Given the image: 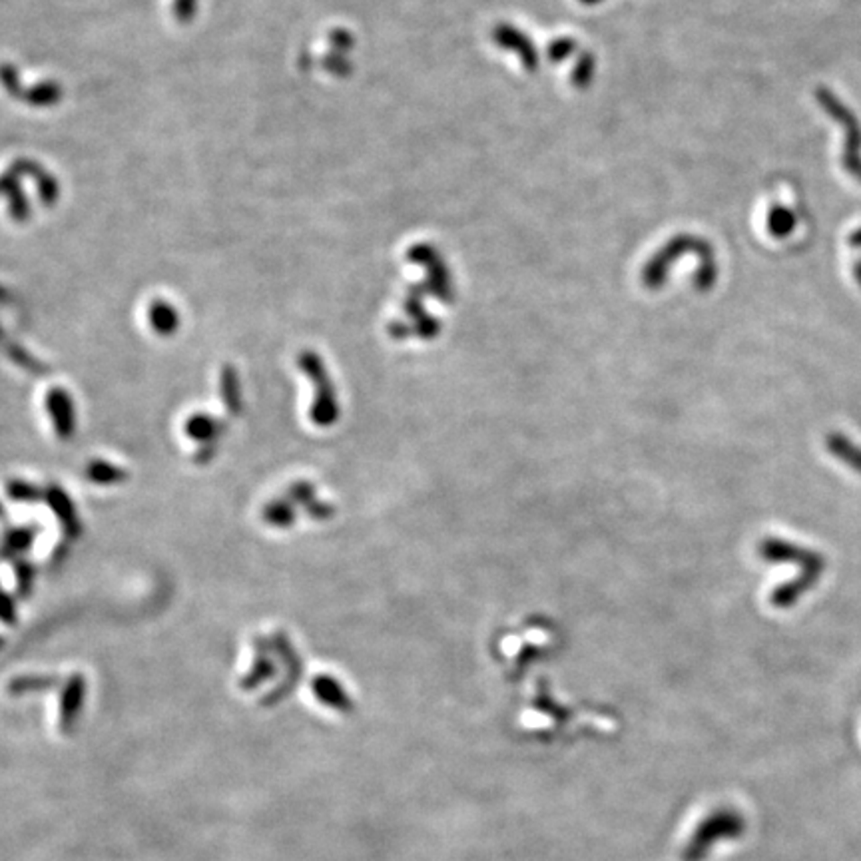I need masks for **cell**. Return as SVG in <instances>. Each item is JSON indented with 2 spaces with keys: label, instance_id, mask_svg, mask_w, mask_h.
<instances>
[{
  "label": "cell",
  "instance_id": "7c38bea8",
  "mask_svg": "<svg viewBox=\"0 0 861 861\" xmlns=\"http://www.w3.org/2000/svg\"><path fill=\"white\" fill-rule=\"evenodd\" d=\"M6 495L11 497L13 501H18V503H39L40 498H44V490H40L36 485L29 483V480L13 479V480H8V485H6Z\"/></svg>",
  "mask_w": 861,
  "mask_h": 861
},
{
  "label": "cell",
  "instance_id": "ba28073f",
  "mask_svg": "<svg viewBox=\"0 0 861 861\" xmlns=\"http://www.w3.org/2000/svg\"><path fill=\"white\" fill-rule=\"evenodd\" d=\"M148 321L160 337H170L180 327V313L168 301L156 300L148 309Z\"/></svg>",
  "mask_w": 861,
  "mask_h": 861
},
{
  "label": "cell",
  "instance_id": "277c9868",
  "mask_svg": "<svg viewBox=\"0 0 861 861\" xmlns=\"http://www.w3.org/2000/svg\"><path fill=\"white\" fill-rule=\"evenodd\" d=\"M44 501L52 508L54 516L58 518L64 536H67L68 541H76L82 534V521L76 513V507H74L70 497L67 495V490H62L57 485L46 487Z\"/></svg>",
  "mask_w": 861,
  "mask_h": 861
},
{
  "label": "cell",
  "instance_id": "e0dca14e",
  "mask_svg": "<svg viewBox=\"0 0 861 861\" xmlns=\"http://www.w3.org/2000/svg\"><path fill=\"white\" fill-rule=\"evenodd\" d=\"M52 684H57V678H54V676H24V678H18L13 682L11 690L21 694V692H31V690L52 688Z\"/></svg>",
  "mask_w": 861,
  "mask_h": 861
},
{
  "label": "cell",
  "instance_id": "603a6c76",
  "mask_svg": "<svg viewBox=\"0 0 861 861\" xmlns=\"http://www.w3.org/2000/svg\"><path fill=\"white\" fill-rule=\"evenodd\" d=\"M3 515H4V508H3V505H0V516H3Z\"/></svg>",
  "mask_w": 861,
  "mask_h": 861
},
{
  "label": "cell",
  "instance_id": "cb8c5ba5",
  "mask_svg": "<svg viewBox=\"0 0 861 861\" xmlns=\"http://www.w3.org/2000/svg\"><path fill=\"white\" fill-rule=\"evenodd\" d=\"M0 646H3V638H0Z\"/></svg>",
  "mask_w": 861,
  "mask_h": 861
},
{
  "label": "cell",
  "instance_id": "5b68a950",
  "mask_svg": "<svg viewBox=\"0 0 861 861\" xmlns=\"http://www.w3.org/2000/svg\"><path fill=\"white\" fill-rule=\"evenodd\" d=\"M224 431H226V423L218 421L216 417H211L208 413H193L188 417L186 423H184V433H186V437L200 443V445L218 443Z\"/></svg>",
  "mask_w": 861,
  "mask_h": 861
},
{
  "label": "cell",
  "instance_id": "30bf717a",
  "mask_svg": "<svg viewBox=\"0 0 861 861\" xmlns=\"http://www.w3.org/2000/svg\"><path fill=\"white\" fill-rule=\"evenodd\" d=\"M262 518L265 525L274 526V529H290V526L295 523L293 503L287 501L285 497L267 503L262 511Z\"/></svg>",
  "mask_w": 861,
  "mask_h": 861
},
{
  "label": "cell",
  "instance_id": "2e32d148",
  "mask_svg": "<svg viewBox=\"0 0 861 861\" xmlns=\"http://www.w3.org/2000/svg\"><path fill=\"white\" fill-rule=\"evenodd\" d=\"M14 580H16V590L22 598L31 596V590L34 587V567L24 559H16L14 562Z\"/></svg>",
  "mask_w": 861,
  "mask_h": 861
},
{
  "label": "cell",
  "instance_id": "4fadbf2b",
  "mask_svg": "<svg viewBox=\"0 0 861 861\" xmlns=\"http://www.w3.org/2000/svg\"><path fill=\"white\" fill-rule=\"evenodd\" d=\"M767 228H770L772 234L776 238H785L790 236L795 229V216L794 211L784 208V206H776L770 211V218H767Z\"/></svg>",
  "mask_w": 861,
  "mask_h": 861
},
{
  "label": "cell",
  "instance_id": "9c48e42d",
  "mask_svg": "<svg viewBox=\"0 0 861 861\" xmlns=\"http://www.w3.org/2000/svg\"><path fill=\"white\" fill-rule=\"evenodd\" d=\"M85 475H86L90 483L102 485V487L120 485L126 480V471L124 469H120L118 465H114V462L102 461V459L90 461L86 469H85Z\"/></svg>",
  "mask_w": 861,
  "mask_h": 861
},
{
  "label": "cell",
  "instance_id": "ac0fdd59",
  "mask_svg": "<svg viewBox=\"0 0 861 861\" xmlns=\"http://www.w3.org/2000/svg\"><path fill=\"white\" fill-rule=\"evenodd\" d=\"M285 498L293 505L300 503V505L309 507L311 501H313V487L309 483H305V480H300V483H295V485L287 489Z\"/></svg>",
  "mask_w": 861,
  "mask_h": 861
},
{
  "label": "cell",
  "instance_id": "44dd1931",
  "mask_svg": "<svg viewBox=\"0 0 861 861\" xmlns=\"http://www.w3.org/2000/svg\"><path fill=\"white\" fill-rule=\"evenodd\" d=\"M849 244L854 246V247H861V228H859V229H856L854 234H851V238H849Z\"/></svg>",
  "mask_w": 861,
  "mask_h": 861
},
{
  "label": "cell",
  "instance_id": "7402d4cb",
  "mask_svg": "<svg viewBox=\"0 0 861 861\" xmlns=\"http://www.w3.org/2000/svg\"><path fill=\"white\" fill-rule=\"evenodd\" d=\"M856 277H857V282L861 283V262L856 265Z\"/></svg>",
  "mask_w": 861,
  "mask_h": 861
},
{
  "label": "cell",
  "instance_id": "3957f363",
  "mask_svg": "<svg viewBox=\"0 0 861 861\" xmlns=\"http://www.w3.org/2000/svg\"><path fill=\"white\" fill-rule=\"evenodd\" d=\"M46 411L50 415V421L54 425V431H57L58 439L68 441L74 437V431H76V413H74V403H72V395L62 387H52L49 393H46Z\"/></svg>",
  "mask_w": 861,
  "mask_h": 861
},
{
  "label": "cell",
  "instance_id": "ffe728a7",
  "mask_svg": "<svg viewBox=\"0 0 861 861\" xmlns=\"http://www.w3.org/2000/svg\"><path fill=\"white\" fill-rule=\"evenodd\" d=\"M193 13H196V0H175L174 3V14L180 22L192 21Z\"/></svg>",
  "mask_w": 861,
  "mask_h": 861
},
{
  "label": "cell",
  "instance_id": "9a60e30c",
  "mask_svg": "<svg viewBox=\"0 0 861 861\" xmlns=\"http://www.w3.org/2000/svg\"><path fill=\"white\" fill-rule=\"evenodd\" d=\"M0 190H4V193L11 196V214L16 220H24L26 216H29V210H26V202L21 196V188H18V184H14V180L11 178V174H6V178L0 180Z\"/></svg>",
  "mask_w": 861,
  "mask_h": 861
},
{
  "label": "cell",
  "instance_id": "6da1fadb",
  "mask_svg": "<svg viewBox=\"0 0 861 861\" xmlns=\"http://www.w3.org/2000/svg\"><path fill=\"white\" fill-rule=\"evenodd\" d=\"M820 106L826 110L836 122L844 128L846 146H844V168L861 182V128L856 114L841 102L831 90L820 88L816 92Z\"/></svg>",
  "mask_w": 861,
  "mask_h": 861
},
{
  "label": "cell",
  "instance_id": "d6986e66",
  "mask_svg": "<svg viewBox=\"0 0 861 861\" xmlns=\"http://www.w3.org/2000/svg\"><path fill=\"white\" fill-rule=\"evenodd\" d=\"M16 618L18 614H16V606L13 603V598L6 595L3 587H0V620H3L4 624H14Z\"/></svg>",
  "mask_w": 861,
  "mask_h": 861
},
{
  "label": "cell",
  "instance_id": "7a4b0ae2",
  "mask_svg": "<svg viewBox=\"0 0 861 861\" xmlns=\"http://www.w3.org/2000/svg\"><path fill=\"white\" fill-rule=\"evenodd\" d=\"M300 369L308 375L313 383H316L318 395L316 401L311 405V421L316 425H321V427H327L333 421L337 419V399L331 391V385L327 381L326 369H323L321 359L311 354V351H303L298 359Z\"/></svg>",
  "mask_w": 861,
  "mask_h": 861
},
{
  "label": "cell",
  "instance_id": "8fae6325",
  "mask_svg": "<svg viewBox=\"0 0 861 861\" xmlns=\"http://www.w3.org/2000/svg\"><path fill=\"white\" fill-rule=\"evenodd\" d=\"M34 536H36V531L32 529V526H18V529L8 531L4 539V549L8 554L21 559L22 554L34 544Z\"/></svg>",
  "mask_w": 861,
  "mask_h": 861
},
{
  "label": "cell",
  "instance_id": "8992f818",
  "mask_svg": "<svg viewBox=\"0 0 861 861\" xmlns=\"http://www.w3.org/2000/svg\"><path fill=\"white\" fill-rule=\"evenodd\" d=\"M254 648H256V660L252 670L244 678V688H256L257 684H262L264 680H270L275 676V664L272 660V646H270V638L264 636H254Z\"/></svg>",
  "mask_w": 861,
  "mask_h": 861
},
{
  "label": "cell",
  "instance_id": "52a82bcc",
  "mask_svg": "<svg viewBox=\"0 0 861 861\" xmlns=\"http://www.w3.org/2000/svg\"><path fill=\"white\" fill-rule=\"evenodd\" d=\"M220 397H221V405L226 407V411L229 415H239L244 409V399H242V383H239V377L234 365H224L220 372Z\"/></svg>",
  "mask_w": 861,
  "mask_h": 861
},
{
  "label": "cell",
  "instance_id": "5bb4252c",
  "mask_svg": "<svg viewBox=\"0 0 861 861\" xmlns=\"http://www.w3.org/2000/svg\"><path fill=\"white\" fill-rule=\"evenodd\" d=\"M60 94L62 90L57 82H42V85L34 86L24 100L34 106H52L60 102Z\"/></svg>",
  "mask_w": 861,
  "mask_h": 861
}]
</instances>
